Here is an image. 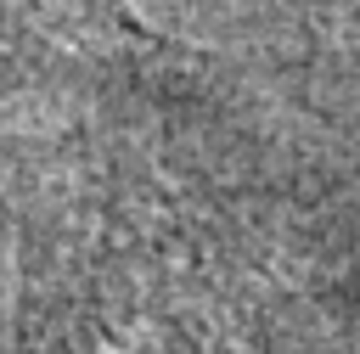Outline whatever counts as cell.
<instances>
[{"instance_id": "1", "label": "cell", "mask_w": 360, "mask_h": 354, "mask_svg": "<svg viewBox=\"0 0 360 354\" xmlns=\"http://www.w3.org/2000/svg\"><path fill=\"white\" fill-rule=\"evenodd\" d=\"M56 11L90 22V28H124V34H141V17L129 11V0H51Z\"/></svg>"}]
</instances>
